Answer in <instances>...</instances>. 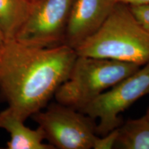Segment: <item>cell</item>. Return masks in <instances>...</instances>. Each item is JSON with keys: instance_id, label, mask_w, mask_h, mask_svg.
Masks as SVG:
<instances>
[{"instance_id": "cell-6", "label": "cell", "mask_w": 149, "mask_h": 149, "mask_svg": "<svg viewBox=\"0 0 149 149\" xmlns=\"http://www.w3.org/2000/svg\"><path fill=\"white\" fill-rule=\"evenodd\" d=\"M74 1H35L29 17L15 40L38 47H53L64 44L67 25Z\"/></svg>"}, {"instance_id": "cell-8", "label": "cell", "mask_w": 149, "mask_h": 149, "mask_svg": "<svg viewBox=\"0 0 149 149\" xmlns=\"http://www.w3.org/2000/svg\"><path fill=\"white\" fill-rule=\"evenodd\" d=\"M0 128L10 134L7 149H54L50 144H44L45 135L40 127L35 130L27 127L24 121L17 116L10 108L0 112Z\"/></svg>"}, {"instance_id": "cell-2", "label": "cell", "mask_w": 149, "mask_h": 149, "mask_svg": "<svg viewBox=\"0 0 149 149\" xmlns=\"http://www.w3.org/2000/svg\"><path fill=\"white\" fill-rule=\"evenodd\" d=\"M75 51L80 56L144 66L149 62V31L136 20L128 5L116 3L102 26Z\"/></svg>"}, {"instance_id": "cell-16", "label": "cell", "mask_w": 149, "mask_h": 149, "mask_svg": "<svg viewBox=\"0 0 149 149\" xmlns=\"http://www.w3.org/2000/svg\"><path fill=\"white\" fill-rule=\"evenodd\" d=\"M33 1H35H35H39V0H33Z\"/></svg>"}, {"instance_id": "cell-15", "label": "cell", "mask_w": 149, "mask_h": 149, "mask_svg": "<svg viewBox=\"0 0 149 149\" xmlns=\"http://www.w3.org/2000/svg\"><path fill=\"white\" fill-rule=\"evenodd\" d=\"M144 116L146 117V118L149 119V108H148V109L147 110V111H146V115H145Z\"/></svg>"}, {"instance_id": "cell-14", "label": "cell", "mask_w": 149, "mask_h": 149, "mask_svg": "<svg viewBox=\"0 0 149 149\" xmlns=\"http://www.w3.org/2000/svg\"><path fill=\"white\" fill-rule=\"evenodd\" d=\"M5 41V38H4V36H3V33H1V30H0V44H2V43L4 42Z\"/></svg>"}, {"instance_id": "cell-13", "label": "cell", "mask_w": 149, "mask_h": 149, "mask_svg": "<svg viewBox=\"0 0 149 149\" xmlns=\"http://www.w3.org/2000/svg\"><path fill=\"white\" fill-rule=\"evenodd\" d=\"M116 3H123L127 5L143 4L149 3V0H114Z\"/></svg>"}, {"instance_id": "cell-4", "label": "cell", "mask_w": 149, "mask_h": 149, "mask_svg": "<svg viewBox=\"0 0 149 149\" xmlns=\"http://www.w3.org/2000/svg\"><path fill=\"white\" fill-rule=\"evenodd\" d=\"M31 117L55 148H93L97 137L95 120L78 110L57 102Z\"/></svg>"}, {"instance_id": "cell-7", "label": "cell", "mask_w": 149, "mask_h": 149, "mask_svg": "<svg viewBox=\"0 0 149 149\" xmlns=\"http://www.w3.org/2000/svg\"><path fill=\"white\" fill-rule=\"evenodd\" d=\"M115 3L114 0H74L64 44L75 50L102 26Z\"/></svg>"}, {"instance_id": "cell-12", "label": "cell", "mask_w": 149, "mask_h": 149, "mask_svg": "<svg viewBox=\"0 0 149 149\" xmlns=\"http://www.w3.org/2000/svg\"><path fill=\"white\" fill-rule=\"evenodd\" d=\"M119 128V127H118ZM118 128L111 130L102 137L97 136L93 142V148L94 149H111L115 148L118 137Z\"/></svg>"}, {"instance_id": "cell-5", "label": "cell", "mask_w": 149, "mask_h": 149, "mask_svg": "<svg viewBox=\"0 0 149 149\" xmlns=\"http://www.w3.org/2000/svg\"><path fill=\"white\" fill-rule=\"evenodd\" d=\"M103 92L81 110L99 120L96 134L104 135L121 125L120 115L137 100L149 94V62Z\"/></svg>"}, {"instance_id": "cell-9", "label": "cell", "mask_w": 149, "mask_h": 149, "mask_svg": "<svg viewBox=\"0 0 149 149\" xmlns=\"http://www.w3.org/2000/svg\"><path fill=\"white\" fill-rule=\"evenodd\" d=\"M33 0H0V30L5 40H15L34 5Z\"/></svg>"}, {"instance_id": "cell-1", "label": "cell", "mask_w": 149, "mask_h": 149, "mask_svg": "<svg viewBox=\"0 0 149 149\" xmlns=\"http://www.w3.org/2000/svg\"><path fill=\"white\" fill-rule=\"evenodd\" d=\"M77 56L66 44L38 47L5 40L0 44V98L25 122L46 107Z\"/></svg>"}, {"instance_id": "cell-10", "label": "cell", "mask_w": 149, "mask_h": 149, "mask_svg": "<svg viewBox=\"0 0 149 149\" xmlns=\"http://www.w3.org/2000/svg\"><path fill=\"white\" fill-rule=\"evenodd\" d=\"M115 148L149 149V119H131L120 126Z\"/></svg>"}, {"instance_id": "cell-11", "label": "cell", "mask_w": 149, "mask_h": 149, "mask_svg": "<svg viewBox=\"0 0 149 149\" xmlns=\"http://www.w3.org/2000/svg\"><path fill=\"white\" fill-rule=\"evenodd\" d=\"M128 7L139 24L149 31V3L128 5Z\"/></svg>"}, {"instance_id": "cell-3", "label": "cell", "mask_w": 149, "mask_h": 149, "mask_svg": "<svg viewBox=\"0 0 149 149\" xmlns=\"http://www.w3.org/2000/svg\"><path fill=\"white\" fill-rule=\"evenodd\" d=\"M140 67L124 61L77 55L69 77L54 97L58 103L81 111L101 93Z\"/></svg>"}]
</instances>
